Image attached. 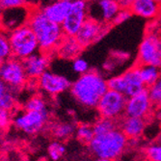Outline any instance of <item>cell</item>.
<instances>
[{"label": "cell", "instance_id": "5b68a950", "mask_svg": "<svg viewBox=\"0 0 161 161\" xmlns=\"http://www.w3.org/2000/svg\"><path fill=\"white\" fill-rule=\"evenodd\" d=\"M13 57L23 60L40 50L39 42L31 27L24 24L9 33Z\"/></svg>", "mask_w": 161, "mask_h": 161}, {"label": "cell", "instance_id": "7a4b0ae2", "mask_svg": "<svg viewBox=\"0 0 161 161\" xmlns=\"http://www.w3.org/2000/svg\"><path fill=\"white\" fill-rule=\"evenodd\" d=\"M27 24L36 35L40 50L54 54L65 37L61 24L49 19L39 7L32 8Z\"/></svg>", "mask_w": 161, "mask_h": 161}, {"label": "cell", "instance_id": "cb8c5ba5", "mask_svg": "<svg viewBox=\"0 0 161 161\" xmlns=\"http://www.w3.org/2000/svg\"><path fill=\"white\" fill-rule=\"evenodd\" d=\"M93 128L95 131V135L102 134V133L108 132V131H111L113 129L119 128V121L100 117V118L93 125Z\"/></svg>", "mask_w": 161, "mask_h": 161}, {"label": "cell", "instance_id": "1f68e13d", "mask_svg": "<svg viewBox=\"0 0 161 161\" xmlns=\"http://www.w3.org/2000/svg\"><path fill=\"white\" fill-rule=\"evenodd\" d=\"M132 16V13L130 12L129 8H121V10L116 14L111 24L113 25H119L121 23H124L127 19H129Z\"/></svg>", "mask_w": 161, "mask_h": 161}, {"label": "cell", "instance_id": "e0dca14e", "mask_svg": "<svg viewBox=\"0 0 161 161\" xmlns=\"http://www.w3.org/2000/svg\"><path fill=\"white\" fill-rule=\"evenodd\" d=\"M129 10L139 18L155 19L161 14V4L156 0H133Z\"/></svg>", "mask_w": 161, "mask_h": 161}, {"label": "cell", "instance_id": "2e32d148", "mask_svg": "<svg viewBox=\"0 0 161 161\" xmlns=\"http://www.w3.org/2000/svg\"><path fill=\"white\" fill-rule=\"evenodd\" d=\"M51 61V54L37 51L22 60L26 75L30 80H37L43 72L48 69Z\"/></svg>", "mask_w": 161, "mask_h": 161}, {"label": "cell", "instance_id": "f546056e", "mask_svg": "<svg viewBox=\"0 0 161 161\" xmlns=\"http://www.w3.org/2000/svg\"><path fill=\"white\" fill-rule=\"evenodd\" d=\"M13 111L0 108V131L5 130L12 124Z\"/></svg>", "mask_w": 161, "mask_h": 161}, {"label": "cell", "instance_id": "8d00e7d4", "mask_svg": "<svg viewBox=\"0 0 161 161\" xmlns=\"http://www.w3.org/2000/svg\"><path fill=\"white\" fill-rule=\"evenodd\" d=\"M1 65H2V61L0 60V68H1Z\"/></svg>", "mask_w": 161, "mask_h": 161}, {"label": "cell", "instance_id": "3957f363", "mask_svg": "<svg viewBox=\"0 0 161 161\" xmlns=\"http://www.w3.org/2000/svg\"><path fill=\"white\" fill-rule=\"evenodd\" d=\"M90 154L101 161L119 159L126 150L128 139L120 128L102 134H96L87 144Z\"/></svg>", "mask_w": 161, "mask_h": 161}, {"label": "cell", "instance_id": "ba28073f", "mask_svg": "<svg viewBox=\"0 0 161 161\" xmlns=\"http://www.w3.org/2000/svg\"><path fill=\"white\" fill-rule=\"evenodd\" d=\"M0 79L19 91L24 88L29 78L26 75L22 60L11 57L10 59L3 61L0 68Z\"/></svg>", "mask_w": 161, "mask_h": 161}, {"label": "cell", "instance_id": "6da1fadb", "mask_svg": "<svg viewBox=\"0 0 161 161\" xmlns=\"http://www.w3.org/2000/svg\"><path fill=\"white\" fill-rule=\"evenodd\" d=\"M108 89L107 80L97 70H88L70 85V94L77 104L87 109L97 107L100 97Z\"/></svg>", "mask_w": 161, "mask_h": 161}, {"label": "cell", "instance_id": "4dcf8cb0", "mask_svg": "<svg viewBox=\"0 0 161 161\" xmlns=\"http://www.w3.org/2000/svg\"><path fill=\"white\" fill-rule=\"evenodd\" d=\"M89 69H90L89 64H88V62L85 59H83V58L76 57L74 59V61H72V69L78 75L84 74V72L89 70Z\"/></svg>", "mask_w": 161, "mask_h": 161}, {"label": "cell", "instance_id": "d6a6232c", "mask_svg": "<svg viewBox=\"0 0 161 161\" xmlns=\"http://www.w3.org/2000/svg\"><path fill=\"white\" fill-rule=\"evenodd\" d=\"M27 4H28L27 0H0V8H1V10L20 7Z\"/></svg>", "mask_w": 161, "mask_h": 161}, {"label": "cell", "instance_id": "52a82bcc", "mask_svg": "<svg viewBox=\"0 0 161 161\" xmlns=\"http://www.w3.org/2000/svg\"><path fill=\"white\" fill-rule=\"evenodd\" d=\"M127 97L115 90L107 89L96 107L98 115L103 118L119 121L125 116Z\"/></svg>", "mask_w": 161, "mask_h": 161}, {"label": "cell", "instance_id": "f1b7e54d", "mask_svg": "<svg viewBox=\"0 0 161 161\" xmlns=\"http://www.w3.org/2000/svg\"><path fill=\"white\" fill-rule=\"evenodd\" d=\"M145 156L151 161H161V143H153L144 151Z\"/></svg>", "mask_w": 161, "mask_h": 161}, {"label": "cell", "instance_id": "277c9868", "mask_svg": "<svg viewBox=\"0 0 161 161\" xmlns=\"http://www.w3.org/2000/svg\"><path fill=\"white\" fill-rule=\"evenodd\" d=\"M49 121V110H35L22 107L13 112L12 124L26 135H36L46 128Z\"/></svg>", "mask_w": 161, "mask_h": 161}, {"label": "cell", "instance_id": "83f0119b", "mask_svg": "<svg viewBox=\"0 0 161 161\" xmlns=\"http://www.w3.org/2000/svg\"><path fill=\"white\" fill-rule=\"evenodd\" d=\"M153 106L161 108V76L150 87L147 88Z\"/></svg>", "mask_w": 161, "mask_h": 161}, {"label": "cell", "instance_id": "7c38bea8", "mask_svg": "<svg viewBox=\"0 0 161 161\" xmlns=\"http://www.w3.org/2000/svg\"><path fill=\"white\" fill-rule=\"evenodd\" d=\"M37 85L42 93L54 97L69 90L71 82L66 76L47 69L37 79Z\"/></svg>", "mask_w": 161, "mask_h": 161}, {"label": "cell", "instance_id": "ffe728a7", "mask_svg": "<svg viewBox=\"0 0 161 161\" xmlns=\"http://www.w3.org/2000/svg\"><path fill=\"white\" fill-rule=\"evenodd\" d=\"M84 47L80 45L75 37L65 36L55 53L64 59H75L78 57Z\"/></svg>", "mask_w": 161, "mask_h": 161}, {"label": "cell", "instance_id": "9c48e42d", "mask_svg": "<svg viewBox=\"0 0 161 161\" xmlns=\"http://www.w3.org/2000/svg\"><path fill=\"white\" fill-rule=\"evenodd\" d=\"M88 19L87 1H75L70 3L69 10L61 26L65 36L75 37L84 21Z\"/></svg>", "mask_w": 161, "mask_h": 161}, {"label": "cell", "instance_id": "8fae6325", "mask_svg": "<svg viewBox=\"0 0 161 161\" xmlns=\"http://www.w3.org/2000/svg\"><path fill=\"white\" fill-rule=\"evenodd\" d=\"M32 7L27 4L20 7H14L1 10L0 14V28L10 33L24 24L28 23Z\"/></svg>", "mask_w": 161, "mask_h": 161}, {"label": "cell", "instance_id": "30bf717a", "mask_svg": "<svg viewBox=\"0 0 161 161\" xmlns=\"http://www.w3.org/2000/svg\"><path fill=\"white\" fill-rule=\"evenodd\" d=\"M88 18L99 22L111 24L121 10L118 0H88Z\"/></svg>", "mask_w": 161, "mask_h": 161}, {"label": "cell", "instance_id": "d590c367", "mask_svg": "<svg viewBox=\"0 0 161 161\" xmlns=\"http://www.w3.org/2000/svg\"><path fill=\"white\" fill-rule=\"evenodd\" d=\"M64 1H68V2H75V1H80V0H64ZM83 1H88V0H83Z\"/></svg>", "mask_w": 161, "mask_h": 161}, {"label": "cell", "instance_id": "d4e9b609", "mask_svg": "<svg viewBox=\"0 0 161 161\" xmlns=\"http://www.w3.org/2000/svg\"><path fill=\"white\" fill-rule=\"evenodd\" d=\"M13 57L9 33L0 28V60L2 62Z\"/></svg>", "mask_w": 161, "mask_h": 161}, {"label": "cell", "instance_id": "484cf974", "mask_svg": "<svg viewBox=\"0 0 161 161\" xmlns=\"http://www.w3.org/2000/svg\"><path fill=\"white\" fill-rule=\"evenodd\" d=\"M67 153L66 146L62 141L55 140L50 143L47 148V154L51 160H60L62 159Z\"/></svg>", "mask_w": 161, "mask_h": 161}, {"label": "cell", "instance_id": "4fadbf2b", "mask_svg": "<svg viewBox=\"0 0 161 161\" xmlns=\"http://www.w3.org/2000/svg\"><path fill=\"white\" fill-rule=\"evenodd\" d=\"M108 25L110 24L102 23L91 18H88L80 27L75 35V38L83 47H89L107 32Z\"/></svg>", "mask_w": 161, "mask_h": 161}, {"label": "cell", "instance_id": "74e56055", "mask_svg": "<svg viewBox=\"0 0 161 161\" xmlns=\"http://www.w3.org/2000/svg\"><path fill=\"white\" fill-rule=\"evenodd\" d=\"M156 1H158V2H159V3L161 4V0H156Z\"/></svg>", "mask_w": 161, "mask_h": 161}, {"label": "cell", "instance_id": "7402d4cb", "mask_svg": "<svg viewBox=\"0 0 161 161\" xmlns=\"http://www.w3.org/2000/svg\"><path fill=\"white\" fill-rule=\"evenodd\" d=\"M51 134L56 140L65 141L69 139L72 135L75 134L76 126L71 122H57L54 123L51 127Z\"/></svg>", "mask_w": 161, "mask_h": 161}, {"label": "cell", "instance_id": "9a60e30c", "mask_svg": "<svg viewBox=\"0 0 161 161\" xmlns=\"http://www.w3.org/2000/svg\"><path fill=\"white\" fill-rule=\"evenodd\" d=\"M157 35L154 32L149 33L141 42L137 57L139 65H153L161 68V57L156 45Z\"/></svg>", "mask_w": 161, "mask_h": 161}, {"label": "cell", "instance_id": "e575fe53", "mask_svg": "<svg viewBox=\"0 0 161 161\" xmlns=\"http://www.w3.org/2000/svg\"><path fill=\"white\" fill-rule=\"evenodd\" d=\"M156 45H157V50L158 53L161 57V34L157 35V40H156Z\"/></svg>", "mask_w": 161, "mask_h": 161}, {"label": "cell", "instance_id": "d6986e66", "mask_svg": "<svg viewBox=\"0 0 161 161\" xmlns=\"http://www.w3.org/2000/svg\"><path fill=\"white\" fill-rule=\"evenodd\" d=\"M70 2L64 0H53V1L43 5L41 8L42 12L54 22L62 24L69 10Z\"/></svg>", "mask_w": 161, "mask_h": 161}, {"label": "cell", "instance_id": "5bb4252c", "mask_svg": "<svg viewBox=\"0 0 161 161\" xmlns=\"http://www.w3.org/2000/svg\"><path fill=\"white\" fill-rule=\"evenodd\" d=\"M153 107V104L150 97L149 91L147 88H145L138 94L127 97L125 115L146 119L152 112Z\"/></svg>", "mask_w": 161, "mask_h": 161}, {"label": "cell", "instance_id": "44dd1931", "mask_svg": "<svg viewBox=\"0 0 161 161\" xmlns=\"http://www.w3.org/2000/svg\"><path fill=\"white\" fill-rule=\"evenodd\" d=\"M19 91L0 79V108L14 111L18 104Z\"/></svg>", "mask_w": 161, "mask_h": 161}, {"label": "cell", "instance_id": "4316f807", "mask_svg": "<svg viewBox=\"0 0 161 161\" xmlns=\"http://www.w3.org/2000/svg\"><path fill=\"white\" fill-rule=\"evenodd\" d=\"M75 136L80 142L88 144L95 136V131H94L93 125H90L88 124L79 125L78 126H76Z\"/></svg>", "mask_w": 161, "mask_h": 161}, {"label": "cell", "instance_id": "ac0fdd59", "mask_svg": "<svg viewBox=\"0 0 161 161\" xmlns=\"http://www.w3.org/2000/svg\"><path fill=\"white\" fill-rule=\"evenodd\" d=\"M119 128L127 139H138L146 128V119L125 115L119 120Z\"/></svg>", "mask_w": 161, "mask_h": 161}, {"label": "cell", "instance_id": "f35d334b", "mask_svg": "<svg viewBox=\"0 0 161 161\" xmlns=\"http://www.w3.org/2000/svg\"><path fill=\"white\" fill-rule=\"evenodd\" d=\"M0 14H1V8H0Z\"/></svg>", "mask_w": 161, "mask_h": 161}, {"label": "cell", "instance_id": "836d02e7", "mask_svg": "<svg viewBox=\"0 0 161 161\" xmlns=\"http://www.w3.org/2000/svg\"><path fill=\"white\" fill-rule=\"evenodd\" d=\"M122 8H129L133 0H118Z\"/></svg>", "mask_w": 161, "mask_h": 161}, {"label": "cell", "instance_id": "603a6c76", "mask_svg": "<svg viewBox=\"0 0 161 161\" xmlns=\"http://www.w3.org/2000/svg\"><path fill=\"white\" fill-rule=\"evenodd\" d=\"M139 75L141 80L146 88L152 86L160 76H161V68L153 65H139Z\"/></svg>", "mask_w": 161, "mask_h": 161}, {"label": "cell", "instance_id": "8992f818", "mask_svg": "<svg viewBox=\"0 0 161 161\" xmlns=\"http://www.w3.org/2000/svg\"><path fill=\"white\" fill-rule=\"evenodd\" d=\"M107 86L108 89L120 92L126 97L138 94L146 88L141 80L137 65L120 75L109 78L107 80Z\"/></svg>", "mask_w": 161, "mask_h": 161}]
</instances>
